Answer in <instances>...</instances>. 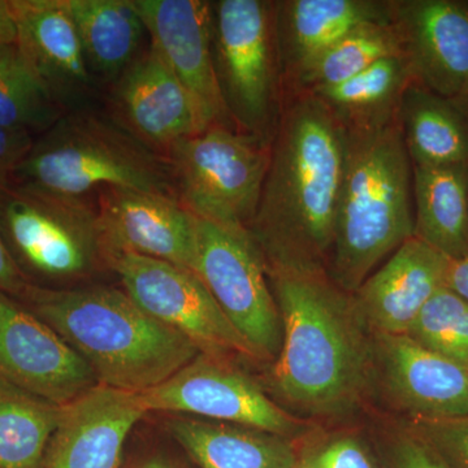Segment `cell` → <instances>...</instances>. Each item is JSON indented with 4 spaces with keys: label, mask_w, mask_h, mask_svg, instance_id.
Listing matches in <instances>:
<instances>
[{
    "label": "cell",
    "mask_w": 468,
    "mask_h": 468,
    "mask_svg": "<svg viewBox=\"0 0 468 468\" xmlns=\"http://www.w3.org/2000/svg\"><path fill=\"white\" fill-rule=\"evenodd\" d=\"M66 112L17 46H0V128L42 134Z\"/></svg>",
    "instance_id": "obj_28"
},
{
    "label": "cell",
    "mask_w": 468,
    "mask_h": 468,
    "mask_svg": "<svg viewBox=\"0 0 468 468\" xmlns=\"http://www.w3.org/2000/svg\"><path fill=\"white\" fill-rule=\"evenodd\" d=\"M107 264L119 254L141 255L192 270L197 218L167 194L106 187L95 199Z\"/></svg>",
    "instance_id": "obj_13"
},
{
    "label": "cell",
    "mask_w": 468,
    "mask_h": 468,
    "mask_svg": "<svg viewBox=\"0 0 468 468\" xmlns=\"http://www.w3.org/2000/svg\"><path fill=\"white\" fill-rule=\"evenodd\" d=\"M0 380L66 406L98 381L94 372L32 311L0 292Z\"/></svg>",
    "instance_id": "obj_12"
},
{
    "label": "cell",
    "mask_w": 468,
    "mask_h": 468,
    "mask_svg": "<svg viewBox=\"0 0 468 468\" xmlns=\"http://www.w3.org/2000/svg\"><path fill=\"white\" fill-rule=\"evenodd\" d=\"M393 24L412 81L468 100V0H394Z\"/></svg>",
    "instance_id": "obj_16"
},
{
    "label": "cell",
    "mask_w": 468,
    "mask_h": 468,
    "mask_svg": "<svg viewBox=\"0 0 468 468\" xmlns=\"http://www.w3.org/2000/svg\"><path fill=\"white\" fill-rule=\"evenodd\" d=\"M61 409L0 380V468H41Z\"/></svg>",
    "instance_id": "obj_27"
},
{
    "label": "cell",
    "mask_w": 468,
    "mask_h": 468,
    "mask_svg": "<svg viewBox=\"0 0 468 468\" xmlns=\"http://www.w3.org/2000/svg\"><path fill=\"white\" fill-rule=\"evenodd\" d=\"M29 282L12 258L7 246L0 236V292L5 294L23 295Z\"/></svg>",
    "instance_id": "obj_35"
},
{
    "label": "cell",
    "mask_w": 468,
    "mask_h": 468,
    "mask_svg": "<svg viewBox=\"0 0 468 468\" xmlns=\"http://www.w3.org/2000/svg\"><path fill=\"white\" fill-rule=\"evenodd\" d=\"M151 46L180 80L205 129H237L218 88L211 48V2L133 0Z\"/></svg>",
    "instance_id": "obj_14"
},
{
    "label": "cell",
    "mask_w": 468,
    "mask_h": 468,
    "mask_svg": "<svg viewBox=\"0 0 468 468\" xmlns=\"http://www.w3.org/2000/svg\"><path fill=\"white\" fill-rule=\"evenodd\" d=\"M17 26L9 0H0V46H15Z\"/></svg>",
    "instance_id": "obj_37"
},
{
    "label": "cell",
    "mask_w": 468,
    "mask_h": 468,
    "mask_svg": "<svg viewBox=\"0 0 468 468\" xmlns=\"http://www.w3.org/2000/svg\"><path fill=\"white\" fill-rule=\"evenodd\" d=\"M23 297L94 372L98 384L129 393L158 387L201 351L110 286H27Z\"/></svg>",
    "instance_id": "obj_3"
},
{
    "label": "cell",
    "mask_w": 468,
    "mask_h": 468,
    "mask_svg": "<svg viewBox=\"0 0 468 468\" xmlns=\"http://www.w3.org/2000/svg\"><path fill=\"white\" fill-rule=\"evenodd\" d=\"M12 185L32 192L88 199L106 187L175 197L167 159L112 117L69 110L34 141ZM177 199V198H176Z\"/></svg>",
    "instance_id": "obj_5"
},
{
    "label": "cell",
    "mask_w": 468,
    "mask_h": 468,
    "mask_svg": "<svg viewBox=\"0 0 468 468\" xmlns=\"http://www.w3.org/2000/svg\"><path fill=\"white\" fill-rule=\"evenodd\" d=\"M196 273L258 359L275 362L282 345V316L250 233L197 218Z\"/></svg>",
    "instance_id": "obj_9"
},
{
    "label": "cell",
    "mask_w": 468,
    "mask_h": 468,
    "mask_svg": "<svg viewBox=\"0 0 468 468\" xmlns=\"http://www.w3.org/2000/svg\"><path fill=\"white\" fill-rule=\"evenodd\" d=\"M449 258L411 237L351 294L374 334L406 335L424 304L445 286Z\"/></svg>",
    "instance_id": "obj_21"
},
{
    "label": "cell",
    "mask_w": 468,
    "mask_h": 468,
    "mask_svg": "<svg viewBox=\"0 0 468 468\" xmlns=\"http://www.w3.org/2000/svg\"><path fill=\"white\" fill-rule=\"evenodd\" d=\"M301 461L307 468H378L367 446L353 436L329 440Z\"/></svg>",
    "instance_id": "obj_32"
},
{
    "label": "cell",
    "mask_w": 468,
    "mask_h": 468,
    "mask_svg": "<svg viewBox=\"0 0 468 468\" xmlns=\"http://www.w3.org/2000/svg\"><path fill=\"white\" fill-rule=\"evenodd\" d=\"M417 435L448 468H468V417L410 420Z\"/></svg>",
    "instance_id": "obj_31"
},
{
    "label": "cell",
    "mask_w": 468,
    "mask_h": 468,
    "mask_svg": "<svg viewBox=\"0 0 468 468\" xmlns=\"http://www.w3.org/2000/svg\"><path fill=\"white\" fill-rule=\"evenodd\" d=\"M394 0L275 2L277 51L284 100L332 46L363 26L392 23Z\"/></svg>",
    "instance_id": "obj_20"
},
{
    "label": "cell",
    "mask_w": 468,
    "mask_h": 468,
    "mask_svg": "<svg viewBox=\"0 0 468 468\" xmlns=\"http://www.w3.org/2000/svg\"><path fill=\"white\" fill-rule=\"evenodd\" d=\"M372 343L385 390L409 420L468 417V367L408 335L374 334Z\"/></svg>",
    "instance_id": "obj_17"
},
{
    "label": "cell",
    "mask_w": 468,
    "mask_h": 468,
    "mask_svg": "<svg viewBox=\"0 0 468 468\" xmlns=\"http://www.w3.org/2000/svg\"><path fill=\"white\" fill-rule=\"evenodd\" d=\"M294 468H307V467L304 466L303 462L300 461V463H298L297 466H295Z\"/></svg>",
    "instance_id": "obj_39"
},
{
    "label": "cell",
    "mask_w": 468,
    "mask_h": 468,
    "mask_svg": "<svg viewBox=\"0 0 468 468\" xmlns=\"http://www.w3.org/2000/svg\"><path fill=\"white\" fill-rule=\"evenodd\" d=\"M211 48L218 88L233 124L271 143L284 106L275 2H211Z\"/></svg>",
    "instance_id": "obj_6"
},
{
    "label": "cell",
    "mask_w": 468,
    "mask_h": 468,
    "mask_svg": "<svg viewBox=\"0 0 468 468\" xmlns=\"http://www.w3.org/2000/svg\"><path fill=\"white\" fill-rule=\"evenodd\" d=\"M411 82L405 55H396L381 58L347 81L311 94L324 101L347 133H362L396 122L403 92Z\"/></svg>",
    "instance_id": "obj_26"
},
{
    "label": "cell",
    "mask_w": 468,
    "mask_h": 468,
    "mask_svg": "<svg viewBox=\"0 0 468 468\" xmlns=\"http://www.w3.org/2000/svg\"><path fill=\"white\" fill-rule=\"evenodd\" d=\"M397 122L412 165H468V100L443 97L412 81Z\"/></svg>",
    "instance_id": "obj_23"
},
{
    "label": "cell",
    "mask_w": 468,
    "mask_h": 468,
    "mask_svg": "<svg viewBox=\"0 0 468 468\" xmlns=\"http://www.w3.org/2000/svg\"><path fill=\"white\" fill-rule=\"evenodd\" d=\"M109 270L141 309L185 335L202 354L228 360L258 359L194 271L133 254L111 257Z\"/></svg>",
    "instance_id": "obj_10"
},
{
    "label": "cell",
    "mask_w": 468,
    "mask_h": 468,
    "mask_svg": "<svg viewBox=\"0 0 468 468\" xmlns=\"http://www.w3.org/2000/svg\"><path fill=\"white\" fill-rule=\"evenodd\" d=\"M414 237L455 260L468 251V165H412Z\"/></svg>",
    "instance_id": "obj_24"
},
{
    "label": "cell",
    "mask_w": 468,
    "mask_h": 468,
    "mask_svg": "<svg viewBox=\"0 0 468 468\" xmlns=\"http://www.w3.org/2000/svg\"><path fill=\"white\" fill-rule=\"evenodd\" d=\"M18 51L67 111L82 109L95 80L66 0H9Z\"/></svg>",
    "instance_id": "obj_19"
},
{
    "label": "cell",
    "mask_w": 468,
    "mask_h": 468,
    "mask_svg": "<svg viewBox=\"0 0 468 468\" xmlns=\"http://www.w3.org/2000/svg\"><path fill=\"white\" fill-rule=\"evenodd\" d=\"M0 236L21 272L72 282L109 270L95 202L11 186L0 192Z\"/></svg>",
    "instance_id": "obj_8"
},
{
    "label": "cell",
    "mask_w": 468,
    "mask_h": 468,
    "mask_svg": "<svg viewBox=\"0 0 468 468\" xmlns=\"http://www.w3.org/2000/svg\"><path fill=\"white\" fill-rule=\"evenodd\" d=\"M406 335L426 349L468 367V302L448 286L424 304Z\"/></svg>",
    "instance_id": "obj_30"
},
{
    "label": "cell",
    "mask_w": 468,
    "mask_h": 468,
    "mask_svg": "<svg viewBox=\"0 0 468 468\" xmlns=\"http://www.w3.org/2000/svg\"><path fill=\"white\" fill-rule=\"evenodd\" d=\"M169 431L199 468H294L301 461L291 439L251 427L178 415Z\"/></svg>",
    "instance_id": "obj_22"
},
{
    "label": "cell",
    "mask_w": 468,
    "mask_h": 468,
    "mask_svg": "<svg viewBox=\"0 0 468 468\" xmlns=\"http://www.w3.org/2000/svg\"><path fill=\"white\" fill-rule=\"evenodd\" d=\"M396 55H403V52L393 21L360 27L332 46L301 77L289 97L332 88L359 75L381 58Z\"/></svg>",
    "instance_id": "obj_29"
},
{
    "label": "cell",
    "mask_w": 468,
    "mask_h": 468,
    "mask_svg": "<svg viewBox=\"0 0 468 468\" xmlns=\"http://www.w3.org/2000/svg\"><path fill=\"white\" fill-rule=\"evenodd\" d=\"M144 411L237 424L292 439L304 426L228 359L199 353L165 383L138 393Z\"/></svg>",
    "instance_id": "obj_11"
},
{
    "label": "cell",
    "mask_w": 468,
    "mask_h": 468,
    "mask_svg": "<svg viewBox=\"0 0 468 468\" xmlns=\"http://www.w3.org/2000/svg\"><path fill=\"white\" fill-rule=\"evenodd\" d=\"M445 284L468 302V251L460 258L449 261Z\"/></svg>",
    "instance_id": "obj_36"
},
{
    "label": "cell",
    "mask_w": 468,
    "mask_h": 468,
    "mask_svg": "<svg viewBox=\"0 0 468 468\" xmlns=\"http://www.w3.org/2000/svg\"><path fill=\"white\" fill-rule=\"evenodd\" d=\"M113 120L165 156L172 144L205 131L192 95L150 45L112 84Z\"/></svg>",
    "instance_id": "obj_15"
},
{
    "label": "cell",
    "mask_w": 468,
    "mask_h": 468,
    "mask_svg": "<svg viewBox=\"0 0 468 468\" xmlns=\"http://www.w3.org/2000/svg\"><path fill=\"white\" fill-rule=\"evenodd\" d=\"M271 143L239 129H205L165 154L176 198L194 217L250 229L270 165Z\"/></svg>",
    "instance_id": "obj_7"
},
{
    "label": "cell",
    "mask_w": 468,
    "mask_h": 468,
    "mask_svg": "<svg viewBox=\"0 0 468 468\" xmlns=\"http://www.w3.org/2000/svg\"><path fill=\"white\" fill-rule=\"evenodd\" d=\"M346 129L311 92L285 98L249 233L267 271H325L346 169Z\"/></svg>",
    "instance_id": "obj_1"
},
{
    "label": "cell",
    "mask_w": 468,
    "mask_h": 468,
    "mask_svg": "<svg viewBox=\"0 0 468 468\" xmlns=\"http://www.w3.org/2000/svg\"><path fill=\"white\" fill-rule=\"evenodd\" d=\"M282 322L272 383L292 408L313 417L358 405L374 374V343L353 298L325 271L271 270Z\"/></svg>",
    "instance_id": "obj_2"
},
{
    "label": "cell",
    "mask_w": 468,
    "mask_h": 468,
    "mask_svg": "<svg viewBox=\"0 0 468 468\" xmlns=\"http://www.w3.org/2000/svg\"><path fill=\"white\" fill-rule=\"evenodd\" d=\"M132 468H187L180 462L171 460V458L163 457V455H154V457L146 458L135 464Z\"/></svg>",
    "instance_id": "obj_38"
},
{
    "label": "cell",
    "mask_w": 468,
    "mask_h": 468,
    "mask_svg": "<svg viewBox=\"0 0 468 468\" xmlns=\"http://www.w3.org/2000/svg\"><path fill=\"white\" fill-rule=\"evenodd\" d=\"M388 468H448L409 428L399 432L388 451Z\"/></svg>",
    "instance_id": "obj_33"
},
{
    "label": "cell",
    "mask_w": 468,
    "mask_h": 468,
    "mask_svg": "<svg viewBox=\"0 0 468 468\" xmlns=\"http://www.w3.org/2000/svg\"><path fill=\"white\" fill-rule=\"evenodd\" d=\"M345 169L326 275L353 294L414 237L412 165L399 122L347 133Z\"/></svg>",
    "instance_id": "obj_4"
},
{
    "label": "cell",
    "mask_w": 468,
    "mask_h": 468,
    "mask_svg": "<svg viewBox=\"0 0 468 468\" xmlns=\"http://www.w3.org/2000/svg\"><path fill=\"white\" fill-rule=\"evenodd\" d=\"M33 134L0 128V192L11 186L14 175L33 147Z\"/></svg>",
    "instance_id": "obj_34"
},
{
    "label": "cell",
    "mask_w": 468,
    "mask_h": 468,
    "mask_svg": "<svg viewBox=\"0 0 468 468\" xmlns=\"http://www.w3.org/2000/svg\"><path fill=\"white\" fill-rule=\"evenodd\" d=\"M95 81L113 82L140 57L146 33L133 0H66Z\"/></svg>",
    "instance_id": "obj_25"
},
{
    "label": "cell",
    "mask_w": 468,
    "mask_h": 468,
    "mask_svg": "<svg viewBox=\"0 0 468 468\" xmlns=\"http://www.w3.org/2000/svg\"><path fill=\"white\" fill-rule=\"evenodd\" d=\"M146 414L137 393L98 384L63 406L41 468H119L126 437Z\"/></svg>",
    "instance_id": "obj_18"
}]
</instances>
